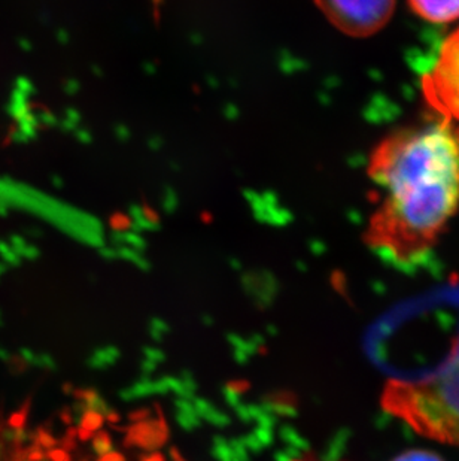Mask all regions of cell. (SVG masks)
Instances as JSON below:
<instances>
[{
  "label": "cell",
  "instance_id": "cell-4",
  "mask_svg": "<svg viewBox=\"0 0 459 461\" xmlns=\"http://www.w3.org/2000/svg\"><path fill=\"white\" fill-rule=\"evenodd\" d=\"M316 4L342 32L370 36L389 23L397 0H316Z\"/></svg>",
  "mask_w": 459,
  "mask_h": 461
},
{
  "label": "cell",
  "instance_id": "cell-2",
  "mask_svg": "<svg viewBox=\"0 0 459 461\" xmlns=\"http://www.w3.org/2000/svg\"><path fill=\"white\" fill-rule=\"evenodd\" d=\"M382 405L419 436L459 448V336L428 375L385 385Z\"/></svg>",
  "mask_w": 459,
  "mask_h": 461
},
{
  "label": "cell",
  "instance_id": "cell-6",
  "mask_svg": "<svg viewBox=\"0 0 459 461\" xmlns=\"http://www.w3.org/2000/svg\"><path fill=\"white\" fill-rule=\"evenodd\" d=\"M407 5L426 23L449 24L459 20V0H407Z\"/></svg>",
  "mask_w": 459,
  "mask_h": 461
},
{
  "label": "cell",
  "instance_id": "cell-3",
  "mask_svg": "<svg viewBox=\"0 0 459 461\" xmlns=\"http://www.w3.org/2000/svg\"><path fill=\"white\" fill-rule=\"evenodd\" d=\"M421 90L436 116L459 124V27L443 42L433 67L422 75Z\"/></svg>",
  "mask_w": 459,
  "mask_h": 461
},
{
  "label": "cell",
  "instance_id": "cell-7",
  "mask_svg": "<svg viewBox=\"0 0 459 461\" xmlns=\"http://www.w3.org/2000/svg\"><path fill=\"white\" fill-rule=\"evenodd\" d=\"M394 461H444V460L431 451L411 450L399 454L398 457L394 458Z\"/></svg>",
  "mask_w": 459,
  "mask_h": 461
},
{
  "label": "cell",
  "instance_id": "cell-1",
  "mask_svg": "<svg viewBox=\"0 0 459 461\" xmlns=\"http://www.w3.org/2000/svg\"><path fill=\"white\" fill-rule=\"evenodd\" d=\"M368 175L382 199L365 242L397 266H419L459 211V124L434 115L389 133L372 153Z\"/></svg>",
  "mask_w": 459,
  "mask_h": 461
},
{
  "label": "cell",
  "instance_id": "cell-5",
  "mask_svg": "<svg viewBox=\"0 0 459 461\" xmlns=\"http://www.w3.org/2000/svg\"><path fill=\"white\" fill-rule=\"evenodd\" d=\"M0 461H73L45 430L12 418L0 427Z\"/></svg>",
  "mask_w": 459,
  "mask_h": 461
}]
</instances>
